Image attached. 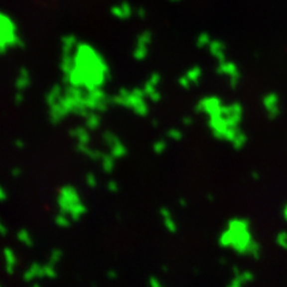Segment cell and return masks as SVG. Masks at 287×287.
<instances>
[{
    "label": "cell",
    "instance_id": "cell-1",
    "mask_svg": "<svg viewBox=\"0 0 287 287\" xmlns=\"http://www.w3.org/2000/svg\"><path fill=\"white\" fill-rule=\"evenodd\" d=\"M218 244L223 249H231L238 256H248L256 261L261 259L262 247L256 241L248 218L233 217L227 220L218 237Z\"/></svg>",
    "mask_w": 287,
    "mask_h": 287
},
{
    "label": "cell",
    "instance_id": "cell-2",
    "mask_svg": "<svg viewBox=\"0 0 287 287\" xmlns=\"http://www.w3.org/2000/svg\"><path fill=\"white\" fill-rule=\"evenodd\" d=\"M56 206L59 212L67 214L73 223L82 220L84 215L88 213V206L83 202L79 190L70 183H66L59 188Z\"/></svg>",
    "mask_w": 287,
    "mask_h": 287
},
{
    "label": "cell",
    "instance_id": "cell-3",
    "mask_svg": "<svg viewBox=\"0 0 287 287\" xmlns=\"http://www.w3.org/2000/svg\"><path fill=\"white\" fill-rule=\"evenodd\" d=\"M145 96L144 89H134L133 91L121 89L119 94L113 98V103L116 106L127 108L139 118H146L149 113V108L145 100Z\"/></svg>",
    "mask_w": 287,
    "mask_h": 287
},
{
    "label": "cell",
    "instance_id": "cell-4",
    "mask_svg": "<svg viewBox=\"0 0 287 287\" xmlns=\"http://www.w3.org/2000/svg\"><path fill=\"white\" fill-rule=\"evenodd\" d=\"M101 140L104 146H107L108 152L115 158L116 160L124 159L128 155V148L124 142L120 139V137L113 131L107 130L101 134Z\"/></svg>",
    "mask_w": 287,
    "mask_h": 287
},
{
    "label": "cell",
    "instance_id": "cell-5",
    "mask_svg": "<svg viewBox=\"0 0 287 287\" xmlns=\"http://www.w3.org/2000/svg\"><path fill=\"white\" fill-rule=\"evenodd\" d=\"M223 107L224 104L220 98L211 96V97L202 98V100L196 104L195 112L199 114H205L207 118H209V116L219 114L221 110H223Z\"/></svg>",
    "mask_w": 287,
    "mask_h": 287
},
{
    "label": "cell",
    "instance_id": "cell-6",
    "mask_svg": "<svg viewBox=\"0 0 287 287\" xmlns=\"http://www.w3.org/2000/svg\"><path fill=\"white\" fill-rule=\"evenodd\" d=\"M24 283H32L36 279H44V268L43 265L37 261L31 262L24 269L22 274Z\"/></svg>",
    "mask_w": 287,
    "mask_h": 287
},
{
    "label": "cell",
    "instance_id": "cell-7",
    "mask_svg": "<svg viewBox=\"0 0 287 287\" xmlns=\"http://www.w3.org/2000/svg\"><path fill=\"white\" fill-rule=\"evenodd\" d=\"M263 108H265L266 115L269 120H275L279 118L281 110L279 100H278L277 95H267L263 98Z\"/></svg>",
    "mask_w": 287,
    "mask_h": 287
},
{
    "label": "cell",
    "instance_id": "cell-8",
    "mask_svg": "<svg viewBox=\"0 0 287 287\" xmlns=\"http://www.w3.org/2000/svg\"><path fill=\"white\" fill-rule=\"evenodd\" d=\"M76 152L77 153L84 155L91 161H101L106 152H103L100 148H95L90 146V144H76Z\"/></svg>",
    "mask_w": 287,
    "mask_h": 287
},
{
    "label": "cell",
    "instance_id": "cell-9",
    "mask_svg": "<svg viewBox=\"0 0 287 287\" xmlns=\"http://www.w3.org/2000/svg\"><path fill=\"white\" fill-rule=\"evenodd\" d=\"M68 136L76 142V144H91V132L84 125L76 126L68 130Z\"/></svg>",
    "mask_w": 287,
    "mask_h": 287
},
{
    "label": "cell",
    "instance_id": "cell-10",
    "mask_svg": "<svg viewBox=\"0 0 287 287\" xmlns=\"http://www.w3.org/2000/svg\"><path fill=\"white\" fill-rule=\"evenodd\" d=\"M4 263L6 274L13 275L18 267V265H19V260H18L16 251L10 247L4 248Z\"/></svg>",
    "mask_w": 287,
    "mask_h": 287
},
{
    "label": "cell",
    "instance_id": "cell-11",
    "mask_svg": "<svg viewBox=\"0 0 287 287\" xmlns=\"http://www.w3.org/2000/svg\"><path fill=\"white\" fill-rule=\"evenodd\" d=\"M159 215L161 217V220H163V226L165 227L166 231L169 233H172V235H175V233L178 231V225H177V223H176L175 218H173L172 212L170 211L167 207H160Z\"/></svg>",
    "mask_w": 287,
    "mask_h": 287
},
{
    "label": "cell",
    "instance_id": "cell-12",
    "mask_svg": "<svg viewBox=\"0 0 287 287\" xmlns=\"http://www.w3.org/2000/svg\"><path fill=\"white\" fill-rule=\"evenodd\" d=\"M84 126H85L90 132H96L100 130L102 126L101 114L96 113V112L90 113L89 115L84 119Z\"/></svg>",
    "mask_w": 287,
    "mask_h": 287
},
{
    "label": "cell",
    "instance_id": "cell-13",
    "mask_svg": "<svg viewBox=\"0 0 287 287\" xmlns=\"http://www.w3.org/2000/svg\"><path fill=\"white\" fill-rule=\"evenodd\" d=\"M16 238L20 244L24 245V247L30 248V249L35 247V239H34V237H32L31 232H30L28 229H19L18 230L17 233H16Z\"/></svg>",
    "mask_w": 287,
    "mask_h": 287
},
{
    "label": "cell",
    "instance_id": "cell-14",
    "mask_svg": "<svg viewBox=\"0 0 287 287\" xmlns=\"http://www.w3.org/2000/svg\"><path fill=\"white\" fill-rule=\"evenodd\" d=\"M100 163H101L102 171H103L104 173H108V175L113 173L116 167V159L109 153V152H108V153H104Z\"/></svg>",
    "mask_w": 287,
    "mask_h": 287
},
{
    "label": "cell",
    "instance_id": "cell-15",
    "mask_svg": "<svg viewBox=\"0 0 287 287\" xmlns=\"http://www.w3.org/2000/svg\"><path fill=\"white\" fill-rule=\"evenodd\" d=\"M72 223H73V221H72L71 218L68 217L67 214L62 213V212H59V213L55 214V217H54V224L60 227V229H68V227H71Z\"/></svg>",
    "mask_w": 287,
    "mask_h": 287
},
{
    "label": "cell",
    "instance_id": "cell-16",
    "mask_svg": "<svg viewBox=\"0 0 287 287\" xmlns=\"http://www.w3.org/2000/svg\"><path fill=\"white\" fill-rule=\"evenodd\" d=\"M248 142H249V137H248V134L245 133V131H243L231 143V147L235 149V151H242V149H243L245 146H247Z\"/></svg>",
    "mask_w": 287,
    "mask_h": 287
},
{
    "label": "cell",
    "instance_id": "cell-17",
    "mask_svg": "<svg viewBox=\"0 0 287 287\" xmlns=\"http://www.w3.org/2000/svg\"><path fill=\"white\" fill-rule=\"evenodd\" d=\"M62 259H64V250L60 249V248H54L48 254V262L55 266H58L62 261Z\"/></svg>",
    "mask_w": 287,
    "mask_h": 287
},
{
    "label": "cell",
    "instance_id": "cell-18",
    "mask_svg": "<svg viewBox=\"0 0 287 287\" xmlns=\"http://www.w3.org/2000/svg\"><path fill=\"white\" fill-rule=\"evenodd\" d=\"M165 136H166L167 139L172 140V142H175V143L182 142V140H183V138H184L183 132H182V130H179L178 127L169 128V130L166 131Z\"/></svg>",
    "mask_w": 287,
    "mask_h": 287
},
{
    "label": "cell",
    "instance_id": "cell-19",
    "mask_svg": "<svg viewBox=\"0 0 287 287\" xmlns=\"http://www.w3.org/2000/svg\"><path fill=\"white\" fill-rule=\"evenodd\" d=\"M167 147H169V145H167V142L165 139H158L152 144V151H153L157 155H161L165 153Z\"/></svg>",
    "mask_w": 287,
    "mask_h": 287
},
{
    "label": "cell",
    "instance_id": "cell-20",
    "mask_svg": "<svg viewBox=\"0 0 287 287\" xmlns=\"http://www.w3.org/2000/svg\"><path fill=\"white\" fill-rule=\"evenodd\" d=\"M43 268H44V278H47V279H50V280H54L58 278L59 272H58V269H56L55 265L47 262L43 265Z\"/></svg>",
    "mask_w": 287,
    "mask_h": 287
},
{
    "label": "cell",
    "instance_id": "cell-21",
    "mask_svg": "<svg viewBox=\"0 0 287 287\" xmlns=\"http://www.w3.org/2000/svg\"><path fill=\"white\" fill-rule=\"evenodd\" d=\"M275 244L280 248V249L287 251V231L286 230H281L275 235Z\"/></svg>",
    "mask_w": 287,
    "mask_h": 287
},
{
    "label": "cell",
    "instance_id": "cell-22",
    "mask_svg": "<svg viewBox=\"0 0 287 287\" xmlns=\"http://www.w3.org/2000/svg\"><path fill=\"white\" fill-rule=\"evenodd\" d=\"M84 182H85V185L90 188V189H95V188L98 185L97 176H96V173L92 171L85 173V176H84Z\"/></svg>",
    "mask_w": 287,
    "mask_h": 287
},
{
    "label": "cell",
    "instance_id": "cell-23",
    "mask_svg": "<svg viewBox=\"0 0 287 287\" xmlns=\"http://www.w3.org/2000/svg\"><path fill=\"white\" fill-rule=\"evenodd\" d=\"M28 85H29V76H28V73L24 71V74H20L19 78L17 79L16 86L18 90H23V89H25Z\"/></svg>",
    "mask_w": 287,
    "mask_h": 287
},
{
    "label": "cell",
    "instance_id": "cell-24",
    "mask_svg": "<svg viewBox=\"0 0 287 287\" xmlns=\"http://www.w3.org/2000/svg\"><path fill=\"white\" fill-rule=\"evenodd\" d=\"M247 284L242 280V278L238 274L232 275V279L230 280V283L227 284L226 287H244Z\"/></svg>",
    "mask_w": 287,
    "mask_h": 287
},
{
    "label": "cell",
    "instance_id": "cell-25",
    "mask_svg": "<svg viewBox=\"0 0 287 287\" xmlns=\"http://www.w3.org/2000/svg\"><path fill=\"white\" fill-rule=\"evenodd\" d=\"M106 187L107 190L109 191L110 194H118L120 191V184L118 181H115V179H109V181L107 182Z\"/></svg>",
    "mask_w": 287,
    "mask_h": 287
},
{
    "label": "cell",
    "instance_id": "cell-26",
    "mask_svg": "<svg viewBox=\"0 0 287 287\" xmlns=\"http://www.w3.org/2000/svg\"><path fill=\"white\" fill-rule=\"evenodd\" d=\"M22 173H23L22 167H19V166H13V167H11V170H10V175H11V177H12V178H19L20 176H22Z\"/></svg>",
    "mask_w": 287,
    "mask_h": 287
},
{
    "label": "cell",
    "instance_id": "cell-27",
    "mask_svg": "<svg viewBox=\"0 0 287 287\" xmlns=\"http://www.w3.org/2000/svg\"><path fill=\"white\" fill-rule=\"evenodd\" d=\"M148 287H164L163 284L157 277H149L148 279Z\"/></svg>",
    "mask_w": 287,
    "mask_h": 287
},
{
    "label": "cell",
    "instance_id": "cell-28",
    "mask_svg": "<svg viewBox=\"0 0 287 287\" xmlns=\"http://www.w3.org/2000/svg\"><path fill=\"white\" fill-rule=\"evenodd\" d=\"M106 277L109 280H116L119 278V273L114 268H110L106 272Z\"/></svg>",
    "mask_w": 287,
    "mask_h": 287
},
{
    "label": "cell",
    "instance_id": "cell-29",
    "mask_svg": "<svg viewBox=\"0 0 287 287\" xmlns=\"http://www.w3.org/2000/svg\"><path fill=\"white\" fill-rule=\"evenodd\" d=\"M182 125L184 126V127H190V126H193L194 124V119L191 118L190 115H184L183 118H182Z\"/></svg>",
    "mask_w": 287,
    "mask_h": 287
},
{
    "label": "cell",
    "instance_id": "cell-30",
    "mask_svg": "<svg viewBox=\"0 0 287 287\" xmlns=\"http://www.w3.org/2000/svg\"><path fill=\"white\" fill-rule=\"evenodd\" d=\"M8 197H10V195H8V193H7V190H6V188L5 187L0 188V201L6 202V201H7Z\"/></svg>",
    "mask_w": 287,
    "mask_h": 287
},
{
    "label": "cell",
    "instance_id": "cell-31",
    "mask_svg": "<svg viewBox=\"0 0 287 287\" xmlns=\"http://www.w3.org/2000/svg\"><path fill=\"white\" fill-rule=\"evenodd\" d=\"M0 233H1L2 237H6V236H7V233H8V229H7V226H6V224L4 223V221H1V223H0Z\"/></svg>",
    "mask_w": 287,
    "mask_h": 287
},
{
    "label": "cell",
    "instance_id": "cell-32",
    "mask_svg": "<svg viewBox=\"0 0 287 287\" xmlns=\"http://www.w3.org/2000/svg\"><path fill=\"white\" fill-rule=\"evenodd\" d=\"M13 145H14V147L18 148V149H23L24 147H25V143H24L22 139H16V140H14Z\"/></svg>",
    "mask_w": 287,
    "mask_h": 287
},
{
    "label": "cell",
    "instance_id": "cell-33",
    "mask_svg": "<svg viewBox=\"0 0 287 287\" xmlns=\"http://www.w3.org/2000/svg\"><path fill=\"white\" fill-rule=\"evenodd\" d=\"M281 217H283L284 221L287 224V201L284 203L283 208H281Z\"/></svg>",
    "mask_w": 287,
    "mask_h": 287
},
{
    "label": "cell",
    "instance_id": "cell-34",
    "mask_svg": "<svg viewBox=\"0 0 287 287\" xmlns=\"http://www.w3.org/2000/svg\"><path fill=\"white\" fill-rule=\"evenodd\" d=\"M14 103L16 106H20L23 103V95L22 94H17L16 97H14Z\"/></svg>",
    "mask_w": 287,
    "mask_h": 287
},
{
    "label": "cell",
    "instance_id": "cell-35",
    "mask_svg": "<svg viewBox=\"0 0 287 287\" xmlns=\"http://www.w3.org/2000/svg\"><path fill=\"white\" fill-rule=\"evenodd\" d=\"M250 177L253 178L255 182H257V181H260V178H261V176H260L259 171H253V172L250 173Z\"/></svg>",
    "mask_w": 287,
    "mask_h": 287
},
{
    "label": "cell",
    "instance_id": "cell-36",
    "mask_svg": "<svg viewBox=\"0 0 287 287\" xmlns=\"http://www.w3.org/2000/svg\"><path fill=\"white\" fill-rule=\"evenodd\" d=\"M178 205L181 206V207H187L188 206V201H187V199H184V197H179L178 199Z\"/></svg>",
    "mask_w": 287,
    "mask_h": 287
},
{
    "label": "cell",
    "instance_id": "cell-37",
    "mask_svg": "<svg viewBox=\"0 0 287 287\" xmlns=\"http://www.w3.org/2000/svg\"><path fill=\"white\" fill-rule=\"evenodd\" d=\"M151 124H152V127H154V128H157L158 126H159V122H158L157 120H152Z\"/></svg>",
    "mask_w": 287,
    "mask_h": 287
},
{
    "label": "cell",
    "instance_id": "cell-38",
    "mask_svg": "<svg viewBox=\"0 0 287 287\" xmlns=\"http://www.w3.org/2000/svg\"><path fill=\"white\" fill-rule=\"evenodd\" d=\"M161 271H164V272H167V267H165V266H161Z\"/></svg>",
    "mask_w": 287,
    "mask_h": 287
},
{
    "label": "cell",
    "instance_id": "cell-39",
    "mask_svg": "<svg viewBox=\"0 0 287 287\" xmlns=\"http://www.w3.org/2000/svg\"><path fill=\"white\" fill-rule=\"evenodd\" d=\"M31 287H41V285L40 284H34V285H32Z\"/></svg>",
    "mask_w": 287,
    "mask_h": 287
}]
</instances>
